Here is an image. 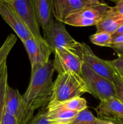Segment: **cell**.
<instances>
[{
  "mask_svg": "<svg viewBox=\"0 0 123 124\" xmlns=\"http://www.w3.org/2000/svg\"><path fill=\"white\" fill-rule=\"evenodd\" d=\"M28 124H51L47 117V107L42 108Z\"/></svg>",
  "mask_w": 123,
  "mask_h": 124,
  "instance_id": "23",
  "label": "cell"
},
{
  "mask_svg": "<svg viewBox=\"0 0 123 124\" xmlns=\"http://www.w3.org/2000/svg\"><path fill=\"white\" fill-rule=\"evenodd\" d=\"M122 78V79H123V77H121Z\"/></svg>",
  "mask_w": 123,
  "mask_h": 124,
  "instance_id": "30",
  "label": "cell"
},
{
  "mask_svg": "<svg viewBox=\"0 0 123 124\" xmlns=\"http://www.w3.org/2000/svg\"><path fill=\"white\" fill-rule=\"evenodd\" d=\"M22 21L36 38L42 37L35 13L33 0H6Z\"/></svg>",
  "mask_w": 123,
  "mask_h": 124,
  "instance_id": "8",
  "label": "cell"
},
{
  "mask_svg": "<svg viewBox=\"0 0 123 124\" xmlns=\"http://www.w3.org/2000/svg\"><path fill=\"white\" fill-rule=\"evenodd\" d=\"M54 59L53 64L57 73L72 71L81 75L83 64V51L81 46L77 48H56L53 52Z\"/></svg>",
  "mask_w": 123,
  "mask_h": 124,
  "instance_id": "4",
  "label": "cell"
},
{
  "mask_svg": "<svg viewBox=\"0 0 123 124\" xmlns=\"http://www.w3.org/2000/svg\"><path fill=\"white\" fill-rule=\"evenodd\" d=\"M87 93L89 92L81 75L72 71L59 73L54 82L53 97L49 104L62 102Z\"/></svg>",
  "mask_w": 123,
  "mask_h": 124,
  "instance_id": "2",
  "label": "cell"
},
{
  "mask_svg": "<svg viewBox=\"0 0 123 124\" xmlns=\"http://www.w3.org/2000/svg\"><path fill=\"white\" fill-rule=\"evenodd\" d=\"M101 2L98 0H52L53 15L57 21L64 23L70 15Z\"/></svg>",
  "mask_w": 123,
  "mask_h": 124,
  "instance_id": "10",
  "label": "cell"
},
{
  "mask_svg": "<svg viewBox=\"0 0 123 124\" xmlns=\"http://www.w3.org/2000/svg\"><path fill=\"white\" fill-rule=\"evenodd\" d=\"M113 8L122 17H123V0L115 1V6Z\"/></svg>",
  "mask_w": 123,
  "mask_h": 124,
  "instance_id": "27",
  "label": "cell"
},
{
  "mask_svg": "<svg viewBox=\"0 0 123 124\" xmlns=\"http://www.w3.org/2000/svg\"><path fill=\"white\" fill-rule=\"evenodd\" d=\"M123 25V17L115 10L113 7H111L102 20L96 25V32L104 31L113 36Z\"/></svg>",
  "mask_w": 123,
  "mask_h": 124,
  "instance_id": "15",
  "label": "cell"
},
{
  "mask_svg": "<svg viewBox=\"0 0 123 124\" xmlns=\"http://www.w3.org/2000/svg\"><path fill=\"white\" fill-rule=\"evenodd\" d=\"M54 71L51 61L45 65L31 69L29 85L22 98L27 106L33 111L47 107L51 101Z\"/></svg>",
  "mask_w": 123,
  "mask_h": 124,
  "instance_id": "1",
  "label": "cell"
},
{
  "mask_svg": "<svg viewBox=\"0 0 123 124\" xmlns=\"http://www.w3.org/2000/svg\"><path fill=\"white\" fill-rule=\"evenodd\" d=\"M96 124H123L121 122H116V121H112V120H107V119H99L97 121Z\"/></svg>",
  "mask_w": 123,
  "mask_h": 124,
  "instance_id": "28",
  "label": "cell"
},
{
  "mask_svg": "<svg viewBox=\"0 0 123 124\" xmlns=\"http://www.w3.org/2000/svg\"><path fill=\"white\" fill-rule=\"evenodd\" d=\"M87 102L85 99L81 97L75 98L66 101L55 104H49L47 107V108H62L70 111L81 112L87 109Z\"/></svg>",
  "mask_w": 123,
  "mask_h": 124,
  "instance_id": "17",
  "label": "cell"
},
{
  "mask_svg": "<svg viewBox=\"0 0 123 124\" xmlns=\"http://www.w3.org/2000/svg\"><path fill=\"white\" fill-rule=\"evenodd\" d=\"M4 111L14 116L19 124H28L34 112L27 106L19 91L9 85L6 92Z\"/></svg>",
  "mask_w": 123,
  "mask_h": 124,
  "instance_id": "6",
  "label": "cell"
},
{
  "mask_svg": "<svg viewBox=\"0 0 123 124\" xmlns=\"http://www.w3.org/2000/svg\"><path fill=\"white\" fill-rule=\"evenodd\" d=\"M1 124H19L14 116L4 111Z\"/></svg>",
  "mask_w": 123,
  "mask_h": 124,
  "instance_id": "25",
  "label": "cell"
},
{
  "mask_svg": "<svg viewBox=\"0 0 123 124\" xmlns=\"http://www.w3.org/2000/svg\"><path fill=\"white\" fill-rule=\"evenodd\" d=\"M33 4L37 23L44 34L54 21L52 0H33Z\"/></svg>",
  "mask_w": 123,
  "mask_h": 124,
  "instance_id": "14",
  "label": "cell"
},
{
  "mask_svg": "<svg viewBox=\"0 0 123 124\" xmlns=\"http://www.w3.org/2000/svg\"><path fill=\"white\" fill-rule=\"evenodd\" d=\"M98 117H96L88 109L78 113L70 124H96Z\"/></svg>",
  "mask_w": 123,
  "mask_h": 124,
  "instance_id": "21",
  "label": "cell"
},
{
  "mask_svg": "<svg viewBox=\"0 0 123 124\" xmlns=\"http://www.w3.org/2000/svg\"><path fill=\"white\" fill-rule=\"evenodd\" d=\"M83 62L86 64L98 75L106 79L113 82L114 70L107 63V60H103L98 57L90 47L86 44L82 42Z\"/></svg>",
  "mask_w": 123,
  "mask_h": 124,
  "instance_id": "12",
  "label": "cell"
},
{
  "mask_svg": "<svg viewBox=\"0 0 123 124\" xmlns=\"http://www.w3.org/2000/svg\"><path fill=\"white\" fill-rule=\"evenodd\" d=\"M110 8V6L102 2L100 4L86 7L70 15L63 23L74 27L96 25Z\"/></svg>",
  "mask_w": 123,
  "mask_h": 124,
  "instance_id": "5",
  "label": "cell"
},
{
  "mask_svg": "<svg viewBox=\"0 0 123 124\" xmlns=\"http://www.w3.org/2000/svg\"><path fill=\"white\" fill-rule=\"evenodd\" d=\"M8 86V69L6 61L0 68V124L4 113L6 92Z\"/></svg>",
  "mask_w": 123,
  "mask_h": 124,
  "instance_id": "18",
  "label": "cell"
},
{
  "mask_svg": "<svg viewBox=\"0 0 123 124\" xmlns=\"http://www.w3.org/2000/svg\"><path fill=\"white\" fill-rule=\"evenodd\" d=\"M121 34H123V25H121L120 27L119 28L116 32L113 35H121Z\"/></svg>",
  "mask_w": 123,
  "mask_h": 124,
  "instance_id": "29",
  "label": "cell"
},
{
  "mask_svg": "<svg viewBox=\"0 0 123 124\" xmlns=\"http://www.w3.org/2000/svg\"><path fill=\"white\" fill-rule=\"evenodd\" d=\"M113 82L115 87V98L123 104V80L115 71L113 76Z\"/></svg>",
  "mask_w": 123,
  "mask_h": 124,
  "instance_id": "22",
  "label": "cell"
},
{
  "mask_svg": "<svg viewBox=\"0 0 123 124\" xmlns=\"http://www.w3.org/2000/svg\"><path fill=\"white\" fill-rule=\"evenodd\" d=\"M77 114L78 112L62 108H47V117L51 124H70Z\"/></svg>",
  "mask_w": 123,
  "mask_h": 124,
  "instance_id": "16",
  "label": "cell"
},
{
  "mask_svg": "<svg viewBox=\"0 0 123 124\" xmlns=\"http://www.w3.org/2000/svg\"><path fill=\"white\" fill-rule=\"evenodd\" d=\"M16 42L17 38L13 34H10L6 38L0 47V68L5 62L7 61V57Z\"/></svg>",
  "mask_w": 123,
  "mask_h": 124,
  "instance_id": "19",
  "label": "cell"
},
{
  "mask_svg": "<svg viewBox=\"0 0 123 124\" xmlns=\"http://www.w3.org/2000/svg\"><path fill=\"white\" fill-rule=\"evenodd\" d=\"M22 42L30 59L31 69L45 65L53 53L43 37L32 36Z\"/></svg>",
  "mask_w": 123,
  "mask_h": 124,
  "instance_id": "9",
  "label": "cell"
},
{
  "mask_svg": "<svg viewBox=\"0 0 123 124\" xmlns=\"http://www.w3.org/2000/svg\"><path fill=\"white\" fill-rule=\"evenodd\" d=\"M90 42L96 46L110 47L112 45V36L104 31L96 32L89 37Z\"/></svg>",
  "mask_w": 123,
  "mask_h": 124,
  "instance_id": "20",
  "label": "cell"
},
{
  "mask_svg": "<svg viewBox=\"0 0 123 124\" xmlns=\"http://www.w3.org/2000/svg\"><path fill=\"white\" fill-rule=\"evenodd\" d=\"M43 36V38L53 52L56 48L62 47L77 48L81 46L80 42L75 40L68 32L65 24L57 20L53 22Z\"/></svg>",
  "mask_w": 123,
  "mask_h": 124,
  "instance_id": "7",
  "label": "cell"
},
{
  "mask_svg": "<svg viewBox=\"0 0 123 124\" xmlns=\"http://www.w3.org/2000/svg\"><path fill=\"white\" fill-rule=\"evenodd\" d=\"M95 110L99 119L112 120L123 124V104L115 97L100 101Z\"/></svg>",
  "mask_w": 123,
  "mask_h": 124,
  "instance_id": "13",
  "label": "cell"
},
{
  "mask_svg": "<svg viewBox=\"0 0 123 124\" xmlns=\"http://www.w3.org/2000/svg\"><path fill=\"white\" fill-rule=\"evenodd\" d=\"M81 76L89 93L100 101L115 97L114 82L98 75L84 63L82 65Z\"/></svg>",
  "mask_w": 123,
  "mask_h": 124,
  "instance_id": "3",
  "label": "cell"
},
{
  "mask_svg": "<svg viewBox=\"0 0 123 124\" xmlns=\"http://www.w3.org/2000/svg\"><path fill=\"white\" fill-rule=\"evenodd\" d=\"M110 48H112L115 52L118 58H123V44L111 46Z\"/></svg>",
  "mask_w": 123,
  "mask_h": 124,
  "instance_id": "26",
  "label": "cell"
},
{
  "mask_svg": "<svg viewBox=\"0 0 123 124\" xmlns=\"http://www.w3.org/2000/svg\"><path fill=\"white\" fill-rule=\"evenodd\" d=\"M107 62L116 73L121 77H123V58H118L110 61L107 60Z\"/></svg>",
  "mask_w": 123,
  "mask_h": 124,
  "instance_id": "24",
  "label": "cell"
},
{
  "mask_svg": "<svg viewBox=\"0 0 123 124\" xmlns=\"http://www.w3.org/2000/svg\"><path fill=\"white\" fill-rule=\"evenodd\" d=\"M0 15L22 42L33 36L6 0H0Z\"/></svg>",
  "mask_w": 123,
  "mask_h": 124,
  "instance_id": "11",
  "label": "cell"
}]
</instances>
